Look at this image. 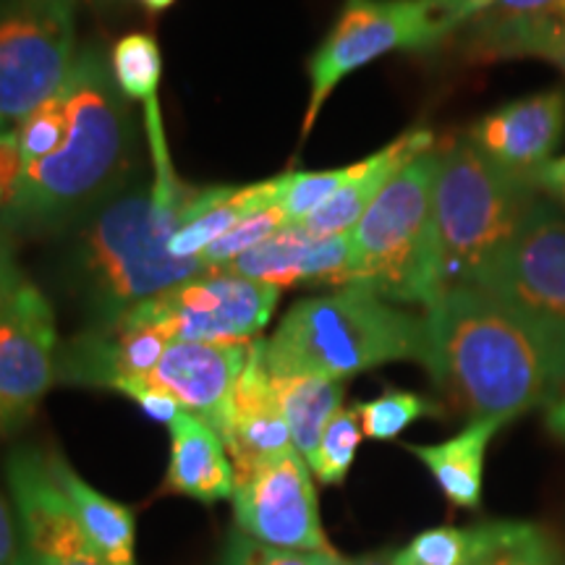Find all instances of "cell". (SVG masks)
<instances>
[{"mask_svg":"<svg viewBox=\"0 0 565 565\" xmlns=\"http://www.w3.org/2000/svg\"><path fill=\"white\" fill-rule=\"evenodd\" d=\"M21 181L6 236L71 231L139 173L137 124L100 45L82 47L68 79L19 124Z\"/></svg>","mask_w":565,"mask_h":565,"instance_id":"cell-1","label":"cell"},{"mask_svg":"<svg viewBox=\"0 0 565 565\" xmlns=\"http://www.w3.org/2000/svg\"><path fill=\"white\" fill-rule=\"evenodd\" d=\"M435 385L471 419L511 422L565 385V328L475 288H454L424 315Z\"/></svg>","mask_w":565,"mask_h":565,"instance_id":"cell-2","label":"cell"},{"mask_svg":"<svg viewBox=\"0 0 565 565\" xmlns=\"http://www.w3.org/2000/svg\"><path fill=\"white\" fill-rule=\"evenodd\" d=\"M189 200H166L139 171L71 228V286L89 309L92 328L116 324L137 303L215 273L200 257L171 252V236Z\"/></svg>","mask_w":565,"mask_h":565,"instance_id":"cell-3","label":"cell"},{"mask_svg":"<svg viewBox=\"0 0 565 565\" xmlns=\"http://www.w3.org/2000/svg\"><path fill=\"white\" fill-rule=\"evenodd\" d=\"M270 374L345 380L393 362H427V322L366 288L296 301L265 341Z\"/></svg>","mask_w":565,"mask_h":565,"instance_id":"cell-4","label":"cell"},{"mask_svg":"<svg viewBox=\"0 0 565 565\" xmlns=\"http://www.w3.org/2000/svg\"><path fill=\"white\" fill-rule=\"evenodd\" d=\"M440 147L393 175L351 231V267L343 288H366L398 307L433 309L443 296L435 228Z\"/></svg>","mask_w":565,"mask_h":565,"instance_id":"cell-5","label":"cell"},{"mask_svg":"<svg viewBox=\"0 0 565 565\" xmlns=\"http://www.w3.org/2000/svg\"><path fill=\"white\" fill-rule=\"evenodd\" d=\"M534 204L532 181L498 168L466 137L443 145L435 179L443 294L469 288L505 249Z\"/></svg>","mask_w":565,"mask_h":565,"instance_id":"cell-6","label":"cell"},{"mask_svg":"<svg viewBox=\"0 0 565 565\" xmlns=\"http://www.w3.org/2000/svg\"><path fill=\"white\" fill-rule=\"evenodd\" d=\"M445 34L429 0H343L341 11L307 61L309 103L301 141L345 76L391 53H435Z\"/></svg>","mask_w":565,"mask_h":565,"instance_id":"cell-7","label":"cell"},{"mask_svg":"<svg viewBox=\"0 0 565 565\" xmlns=\"http://www.w3.org/2000/svg\"><path fill=\"white\" fill-rule=\"evenodd\" d=\"M76 0H0V118L21 124L76 63Z\"/></svg>","mask_w":565,"mask_h":565,"instance_id":"cell-8","label":"cell"},{"mask_svg":"<svg viewBox=\"0 0 565 565\" xmlns=\"http://www.w3.org/2000/svg\"><path fill=\"white\" fill-rule=\"evenodd\" d=\"M278 299V288L215 270L137 303L126 320L158 328L171 343H249L267 328Z\"/></svg>","mask_w":565,"mask_h":565,"instance_id":"cell-9","label":"cell"},{"mask_svg":"<svg viewBox=\"0 0 565 565\" xmlns=\"http://www.w3.org/2000/svg\"><path fill=\"white\" fill-rule=\"evenodd\" d=\"M231 500L238 532L263 545L296 553L333 550L320 524L312 469L296 448L236 477Z\"/></svg>","mask_w":565,"mask_h":565,"instance_id":"cell-10","label":"cell"},{"mask_svg":"<svg viewBox=\"0 0 565 565\" xmlns=\"http://www.w3.org/2000/svg\"><path fill=\"white\" fill-rule=\"evenodd\" d=\"M469 288L565 328V221L536 202L505 249Z\"/></svg>","mask_w":565,"mask_h":565,"instance_id":"cell-11","label":"cell"},{"mask_svg":"<svg viewBox=\"0 0 565 565\" xmlns=\"http://www.w3.org/2000/svg\"><path fill=\"white\" fill-rule=\"evenodd\" d=\"M58 383V333L51 301L26 282L0 315V435L30 422Z\"/></svg>","mask_w":565,"mask_h":565,"instance_id":"cell-12","label":"cell"},{"mask_svg":"<svg viewBox=\"0 0 565 565\" xmlns=\"http://www.w3.org/2000/svg\"><path fill=\"white\" fill-rule=\"evenodd\" d=\"M6 479L17 511L21 550L55 561L97 557L79 524V515L53 477L47 454L32 445L11 450L6 461Z\"/></svg>","mask_w":565,"mask_h":565,"instance_id":"cell-13","label":"cell"},{"mask_svg":"<svg viewBox=\"0 0 565 565\" xmlns=\"http://www.w3.org/2000/svg\"><path fill=\"white\" fill-rule=\"evenodd\" d=\"M466 139L498 168L529 179L555 158L565 139V89L553 87L515 97L484 113Z\"/></svg>","mask_w":565,"mask_h":565,"instance_id":"cell-14","label":"cell"},{"mask_svg":"<svg viewBox=\"0 0 565 565\" xmlns=\"http://www.w3.org/2000/svg\"><path fill=\"white\" fill-rule=\"evenodd\" d=\"M249 343L173 341L145 383L207 422L223 440L231 393L249 356Z\"/></svg>","mask_w":565,"mask_h":565,"instance_id":"cell-15","label":"cell"},{"mask_svg":"<svg viewBox=\"0 0 565 565\" xmlns=\"http://www.w3.org/2000/svg\"><path fill=\"white\" fill-rule=\"evenodd\" d=\"M168 341L158 328L118 320L108 328H89L58 349V383L108 387L145 380L166 353Z\"/></svg>","mask_w":565,"mask_h":565,"instance_id":"cell-16","label":"cell"},{"mask_svg":"<svg viewBox=\"0 0 565 565\" xmlns=\"http://www.w3.org/2000/svg\"><path fill=\"white\" fill-rule=\"evenodd\" d=\"M223 443L236 477H244L259 463L294 448L288 424L280 414L278 398H275L263 338H254L249 343V356L233 385Z\"/></svg>","mask_w":565,"mask_h":565,"instance_id":"cell-17","label":"cell"},{"mask_svg":"<svg viewBox=\"0 0 565 565\" xmlns=\"http://www.w3.org/2000/svg\"><path fill=\"white\" fill-rule=\"evenodd\" d=\"M351 267V231L315 238L301 225H286L267 242L238 254L225 273L282 291L294 286L343 288Z\"/></svg>","mask_w":565,"mask_h":565,"instance_id":"cell-18","label":"cell"},{"mask_svg":"<svg viewBox=\"0 0 565 565\" xmlns=\"http://www.w3.org/2000/svg\"><path fill=\"white\" fill-rule=\"evenodd\" d=\"M437 137L427 126H416L395 137L391 145L377 150L370 158L356 162L353 179L338 192L333 200L324 202L315 215L299 223L309 236L328 238L338 233L353 231V225L362 221V215L370 210V204L377 200V194L391 183V179L401 168L419 158V154L435 150Z\"/></svg>","mask_w":565,"mask_h":565,"instance_id":"cell-19","label":"cell"},{"mask_svg":"<svg viewBox=\"0 0 565 565\" xmlns=\"http://www.w3.org/2000/svg\"><path fill=\"white\" fill-rule=\"evenodd\" d=\"M448 45L469 63L545 61L565 76V13L561 9L471 24Z\"/></svg>","mask_w":565,"mask_h":565,"instance_id":"cell-20","label":"cell"},{"mask_svg":"<svg viewBox=\"0 0 565 565\" xmlns=\"http://www.w3.org/2000/svg\"><path fill=\"white\" fill-rule=\"evenodd\" d=\"M168 429H171V463L162 490L207 505L233 498L236 475L221 435L189 412L175 416Z\"/></svg>","mask_w":565,"mask_h":565,"instance_id":"cell-21","label":"cell"},{"mask_svg":"<svg viewBox=\"0 0 565 565\" xmlns=\"http://www.w3.org/2000/svg\"><path fill=\"white\" fill-rule=\"evenodd\" d=\"M282 175L249 183V186H207L194 189L186 202L179 228L171 236V252L175 257H200L210 244L249 221L273 204H278Z\"/></svg>","mask_w":565,"mask_h":565,"instance_id":"cell-22","label":"cell"},{"mask_svg":"<svg viewBox=\"0 0 565 565\" xmlns=\"http://www.w3.org/2000/svg\"><path fill=\"white\" fill-rule=\"evenodd\" d=\"M503 424L505 419H494V416L471 419L450 440L437 445H406V450L427 466L450 505L475 511L482 505L487 448Z\"/></svg>","mask_w":565,"mask_h":565,"instance_id":"cell-23","label":"cell"},{"mask_svg":"<svg viewBox=\"0 0 565 565\" xmlns=\"http://www.w3.org/2000/svg\"><path fill=\"white\" fill-rule=\"evenodd\" d=\"M47 463H51L53 477L58 479L63 492H66L68 503L79 515V524L97 557H103L110 565H137L134 563L137 526H134V513L129 508L89 487L71 469L66 458L55 454V450L47 454Z\"/></svg>","mask_w":565,"mask_h":565,"instance_id":"cell-24","label":"cell"},{"mask_svg":"<svg viewBox=\"0 0 565 565\" xmlns=\"http://www.w3.org/2000/svg\"><path fill=\"white\" fill-rule=\"evenodd\" d=\"M273 387L296 454L309 463L324 427L343 408V380L317 374H273Z\"/></svg>","mask_w":565,"mask_h":565,"instance_id":"cell-25","label":"cell"},{"mask_svg":"<svg viewBox=\"0 0 565 565\" xmlns=\"http://www.w3.org/2000/svg\"><path fill=\"white\" fill-rule=\"evenodd\" d=\"M565 561L561 542L526 521H492L487 542L463 565H557Z\"/></svg>","mask_w":565,"mask_h":565,"instance_id":"cell-26","label":"cell"},{"mask_svg":"<svg viewBox=\"0 0 565 565\" xmlns=\"http://www.w3.org/2000/svg\"><path fill=\"white\" fill-rule=\"evenodd\" d=\"M110 74L126 100L147 105L160 103L158 89L162 82V53L150 32H129L113 45L108 55Z\"/></svg>","mask_w":565,"mask_h":565,"instance_id":"cell-27","label":"cell"},{"mask_svg":"<svg viewBox=\"0 0 565 565\" xmlns=\"http://www.w3.org/2000/svg\"><path fill=\"white\" fill-rule=\"evenodd\" d=\"M353 408H356L359 422H362L364 437L377 443L395 440L414 422L443 414V408L433 398L412 391H398V387H387L383 395L356 404Z\"/></svg>","mask_w":565,"mask_h":565,"instance_id":"cell-28","label":"cell"},{"mask_svg":"<svg viewBox=\"0 0 565 565\" xmlns=\"http://www.w3.org/2000/svg\"><path fill=\"white\" fill-rule=\"evenodd\" d=\"M492 532V521L469 529L437 526L416 534L398 553H393V565H463Z\"/></svg>","mask_w":565,"mask_h":565,"instance_id":"cell-29","label":"cell"},{"mask_svg":"<svg viewBox=\"0 0 565 565\" xmlns=\"http://www.w3.org/2000/svg\"><path fill=\"white\" fill-rule=\"evenodd\" d=\"M563 0H429L437 24L445 34V45L458 32L471 24L494 19L529 17V13H545L561 6Z\"/></svg>","mask_w":565,"mask_h":565,"instance_id":"cell-30","label":"cell"},{"mask_svg":"<svg viewBox=\"0 0 565 565\" xmlns=\"http://www.w3.org/2000/svg\"><path fill=\"white\" fill-rule=\"evenodd\" d=\"M362 422H359L356 408H341L328 427H324L322 440L317 445V454L309 461L312 475L322 484H341L349 477L353 458H356L359 443H362Z\"/></svg>","mask_w":565,"mask_h":565,"instance_id":"cell-31","label":"cell"},{"mask_svg":"<svg viewBox=\"0 0 565 565\" xmlns=\"http://www.w3.org/2000/svg\"><path fill=\"white\" fill-rule=\"evenodd\" d=\"M286 225H291L288 215L282 212L280 204H273V207L249 217V221L238 223L236 228L217 238L215 244H210L207 249L200 254V259L210 267V270H225L238 254L249 252L252 246L267 242V238L286 228Z\"/></svg>","mask_w":565,"mask_h":565,"instance_id":"cell-32","label":"cell"},{"mask_svg":"<svg viewBox=\"0 0 565 565\" xmlns=\"http://www.w3.org/2000/svg\"><path fill=\"white\" fill-rule=\"evenodd\" d=\"M221 565H345V557L338 555L335 550H324V553L278 550L252 540L244 532H233Z\"/></svg>","mask_w":565,"mask_h":565,"instance_id":"cell-33","label":"cell"},{"mask_svg":"<svg viewBox=\"0 0 565 565\" xmlns=\"http://www.w3.org/2000/svg\"><path fill=\"white\" fill-rule=\"evenodd\" d=\"M21 181V147L19 124L0 118V223L17 200Z\"/></svg>","mask_w":565,"mask_h":565,"instance_id":"cell-34","label":"cell"},{"mask_svg":"<svg viewBox=\"0 0 565 565\" xmlns=\"http://www.w3.org/2000/svg\"><path fill=\"white\" fill-rule=\"evenodd\" d=\"M126 398H131L134 404H137L141 412H145L150 419L154 422H162V424H171L175 416H179L183 408L175 404V401L171 398V395L154 391V387H150L145 383V380H137V383H129L124 385L121 391Z\"/></svg>","mask_w":565,"mask_h":565,"instance_id":"cell-35","label":"cell"},{"mask_svg":"<svg viewBox=\"0 0 565 565\" xmlns=\"http://www.w3.org/2000/svg\"><path fill=\"white\" fill-rule=\"evenodd\" d=\"M26 286L24 275H21L17 257H13L11 236L0 231V315L9 309V303L17 299V294Z\"/></svg>","mask_w":565,"mask_h":565,"instance_id":"cell-36","label":"cell"},{"mask_svg":"<svg viewBox=\"0 0 565 565\" xmlns=\"http://www.w3.org/2000/svg\"><path fill=\"white\" fill-rule=\"evenodd\" d=\"M529 181H532L536 194H545L550 202L565 210V154H557V158L547 160L542 168H536L529 175Z\"/></svg>","mask_w":565,"mask_h":565,"instance_id":"cell-37","label":"cell"},{"mask_svg":"<svg viewBox=\"0 0 565 565\" xmlns=\"http://www.w3.org/2000/svg\"><path fill=\"white\" fill-rule=\"evenodd\" d=\"M21 555V536L17 513L11 511L6 498L0 494V565H17Z\"/></svg>","mask_w":565,"mask_h":565,"instance_id":"cell-38","label":"cell"},{"mask_svg":"<svg viewBox=\"0 0 565 565\" xmlns=\"http://www.w3.org/2000/svg\"><path fill=\"white\" fill-rule=\"evenodd\" d=\"M17 565H110V563H105L103 557H76V561H55V557H42V555H34V553H26V550H21Z\"/></svg>","mask_w":565,"mask_h":565,"instance_id":"cell-39","label":"cell"},{"mask_svg":"<svg viewBox=\"0 0 565 565\" xmlns=\"http://www.w3.org/2000/svg\"><path fill=\"white\" fill-rule=\"evenodd\" d=\"M547 427H550V433L561 437V440H565V395H561V398L550 406Z\"/></svg>","mask_w":565,"mask_h":565,"instance_id":"cell-40","label":"cell"},{"mask_svg":"<svg viewBox=\"0 0 565 565\" xmlns=\"http://www.w3.org/2000/svg\"><path fill=\"white\" fill-rule=\"evenodd\" d=\"M345 565H393V555H362V557H345Z\"/></svg>","mask_w":565,"mask_h":565,"instance_id":"cell-41","label":"cell"},{"mask_svg":"<svg viewBox=\"0 0 565 565\" xmlns=\"http://www.w3.org/2000/svg\"><path fill=\"white\" fill-rule=\"evenodd\" d=\"M137 3H139L141 9H145L147 13H162V11L171 9L175 0H137Z\"/></svg>","mask_w":565,"mask_h":565,"instance_id":"cell-42","label":"cell"},{"mask_svg":"<svg viewBox=\"0 0 565 565\" xmlns=\"http://www.w3.org/2000/svg\"><path fill=\"white\" fill-rule=\"evenodd\" d=\"M76 3L89 6V9L97 11V13H108V11L116 9V6L121 3V0H76Z\"/></svg>","mask_w":565,"mask_h":565,"instance_id":"cell-43","label":"cell"},{"mask_svg":"<svg viewBox=\"0 0 565 565\" xmlns=\"http://www.w3.org/2000/svg\"><path fill=\"white\" fill-rule=\"evenodd\" d=\"M557 9H561V11L565 13V0H563V3H561V6H557Z\"/></svg>","mask_w":565,"mask_h":565,"instance_id":"cell-44","label":"cell"},{"mask_svg":"<svg viewBox=\"0 0 565 565\" xmlns=\"http://www.w3.org/2000/svg\"><path fill=\"white\" fill-rule=\"evenodd\" d=\"M557 565H565V561H561V563H557Z\"/></svg>","mask_w":565,"mask_h":565,"instance_id":"cell-45","label":"cell"}]
</instances>
